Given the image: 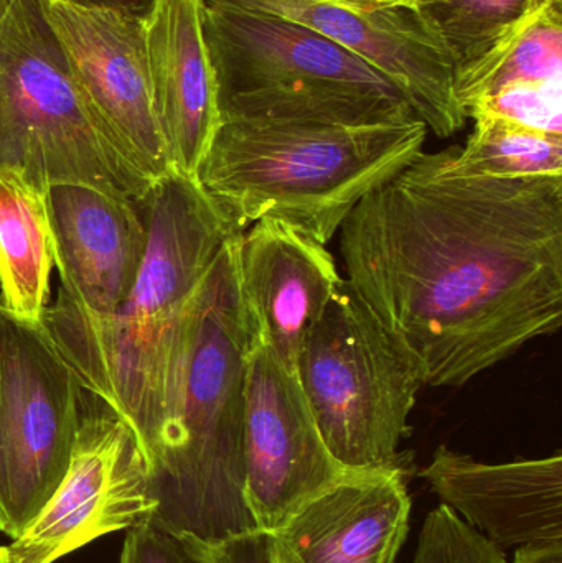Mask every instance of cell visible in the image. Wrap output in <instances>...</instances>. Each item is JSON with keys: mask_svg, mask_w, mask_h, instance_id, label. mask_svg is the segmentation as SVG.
<instances>
[{"mask_svg": "<svg viewBox=\"0 0 562 563\" xmlns=\"http://www.w3.org/2000/svg\"><path fill=\"white\" fill-rule=\"evenodd\" d=\"M82 412L62 485L30 528L9 545L10 563H55L102 536L154 519L147 463L124 420L101 402Z\"/></svg>", "mask_w": 562, "mask_h": 563, "instance_id": "cell-9", "label": "cell"}, {"mask_svg": "<svg viewBox=\"0 0 562 563\" xmlns=\"http://www.w3.org/2000/svg\"><path fill=\"white\" fill-rule=\"evenodd\" d=\"M409 512L403 466L349 470L271 532L277 563H395Z\"/></svg>", "mask_w": 562, "mask_h": 563, "instance_id": "cell-15", "label": "cell"}, {"mask_svg": "<svg viewBox=\"0 0 562 563\" xmlns=\"http://www.w3.org/2000/svg\"><path fill=\"white\" fill-rule=\"evenodd\" d=\"M10 0H0V19H2L3 13H5L7 7H9Z\"/></svg>", "mask_w": 562, "mask_h": 563, "instance_id": "cell-29", "label": "cell"}, {"mask_svg": "<svg viewBox=\"0 0 562 563\" xmlns=\"http://www.w3.org/2000/svg\"><path fill=\"white\" fill-rule=\"evenodd\" d=\"M238 280L251 336L296 373L304 341L342 287L327 246L277 220L251 224L238 240Z\"/></svg>", "mask_w": 562, "mask_h": 563, "instance_id": "cell-13", "label": "cell"}, {"mask_svg": "<svg viewBox=\"0 0 562 563\" xmlns=\"http://www.w3.org/2000/svg\"><path fill=\"white\" fill-rule=\"evenodd\" d=\"M307 406L346 470L399 465L422 384L346 282L307 334L296 364Z\"/></svg>", "mask_w": 562, "mask_h": 563, "instance_id": "cell-7", "label": "cell"}, {"mask_svg": "<svg viewBox=\"0 0 562 563\" xmlns=\"http://www.w3.org/2000/svg\"><path fill=\"white\" fill-rule=\"evenodd\" d=\"M554 0H415L429 29L451 53L458 78Z\"/></svg>", "mask_w": 562, "mask_h": 563, "instance_id": "cell-21", "label": "cell"}, {"mask_svg": "<svg viewBox=\"0 0 562 563\" xmlns=\"http://www.w3.org/2000/svg\"><path fill=\"white\" fill-rule=\"evenodd\" d=\"M346 472L323 443L297 374L269 344L251 336L244 380V489L257 528L273 532Z\"/></svg>", "mask_w": 562, "mask_h": 563, "instance_id": "cell-11", "label": "cell"}, {"mask_svg": "<svg viewBox=\"0 0 562 563\" xmlns=\"http://www.w3.org/2000/svg\"><path fill=\"white\" fill-rule=\"evenodd\" d=\"M0 170L45 191L86 184L141 198L151 187L73 76L38 0L0 19Z\"/></svg>", "mask_w": 562, "mask_h": 563, "instance_id": "cell-6", "label": "cell"}, {"mask_svg": "<svg viewBox=\"0 0 562 563\" xmlns=\"http://www.w3.org/2000/svg\"><path fill=\"white\" fill-rule=\"evenodd\" d=\"M82 393L45 327L0 301V532L13 541L68 472Z\"/></svg>", "mask_w": 562, "mask_h": 563, "instance_id": "cell-8", "label": "cell"}, {"mask_svg": "<svg viewBox=\"0 0 562 563\" xmlns=\"http://www.w3.org/2000/svg\"><path fill=\"white\" fill-rule=\"evenodd\" d=\"M273 13L332 40L378 69L408 98L438 137L454 135L467 115L458 99V68L415 0H220Z\"/></svg>", "mask_w": 562, "mask_h": 563, "instance_id": "cell-10", "label": "cell"}, {"mask_svg": "<svg viewBox=\"0 0 562 563\" xmlns=\"http://www.w3.org/2000/svg\"><path fill=\"white\" fill-rule=\"evenodd\" d=\"M422 478L444 506L495 548L562 541V456L477 462L439 446Z\"/></svg>", "mask_w": 562, "mask_h": 563, "instance_id": "cell-16", "label": "cell"}, {"mask_svg": "<svg viewBox=\"0 0 562 563\" xmlns=\"http://www.w3.org/2000/svg\"><path fill=\"white\" fill-rule=\"evenodd\" d=\"M425 151L340 228L345 282L422 386L461 387L562 323V178Z\"/></svg>", "mask_w": 562, "mask_h": 563, "instance_id": "cell-1", "label": "cell"}, {"mask_svg": "<svg viewBox=\"0 0 562 563\" xmlns=\"http://www.w3.org/2000/svg\"><path fill=\"white\" fill-rule=\"evenodd\" d=\"M428 132L418 118L372 125L224 122L197 181L240 230L277 220L327 246L363 198L421 154Z\"/></svg>", "mask_w": 562, "mask_h": 563, "instance_id": "cell-4", "label": "cell"}, {"mask_svg": "<svg viewBox=\"0 0 562 563\" xmlns=\"http://www.w3.org/2000/svg\"><path fill=\"white\" fill-rule=\"evenodd\" d=\"M412 563H508L504 551L465 525L448 506L429 512Z\"/></svg>", "mask_w": 562, "mask_h": 563, "instance_id": "cell-22", "label": "cell"}, {"mask_svg": "<svg viewBox=\"0 0 562 563\" xmlns=\"http://www.w3.org/2000/svg\"><path fill=\"white\" fill-rule=\"evenodd\" d=\"M73 2L88 3V5L114 7V9H124L129 10V12L145 15L151 0H73Z\"/></svg>", "mask_w": 562, "mask_h": 563, "instance_id": "cell-27", "label": "cell"}, {"mask_svg": "<svg viewBox=\"0 0 562 563\" xmlns=\"http://www.w3.org/2000/svg\"><path fill=\"white\" fill-rule=\"evenodd\" d=\"M238 240L218 253L181 308L161 429L147 462L157 501L152 521L201 542L260 529L244 489L251 327L238 280Z\"/></svg>", "mask_w": 562, "mask_h": 563, "instance_id": "cell-2", "label": "cell"}, {"mask_svg": "<svg viewBox=\"0 0 562 563\" xmlns=\"http://www.w3.org/2000/svg\"><path fill=\"white\" fill-rule=\"evenodd\" d=\"M55 264L45 191L16 170H0V290L3 307L42 323Z\"/></svg>", "mask_w": 562, "mask_h": 563, "instance_id": "cell-18", "label": "cell"}, {"mask_svg": "<svg viewBox=\"0 0 562 563\" xmlns=\"http://www.w3.org/2000/svg\"><path fill=\"white\" fill-rule=\"evenodd\" d=\"M478 114L495 115L533 131L562 135V82L504 89L474 106L467 112V119Z\"/></svg>", "mask_w": 562, "mask_h": 563, "instance_id": "cell-23", "label": "cell"}, {"mask_svg": "<svg viewBox=\"0 0 562 563\" xmlns=\"http://www.w3.org/2000/svg\"><path fill=\"white\" fill-rule=\"evenodd\" d=\"M200 2L221 124L372 125L418 118L378 69L302 23L220 0Z\"/></svg>", "mask_w": 562, "mask_h": 563, "instance_id": "cell-5", "label": "cell"}, {"mask_svg": "<svg viewBox=\"0 0 562 563\" xmlns=\"http://www.w3.org/2000/svg\"><path fill=\"white\" fill-rule=\"evenodd\" d=\"M464 147H454L452 170L472 177L533 180L562 178V135L533 131L478 114Z\"/></svg>", "mask_w": 562, "mask_h": 563, "instance_id": "cell-20", "label": "cell"}, {"mask_svg": "<svg viewBox=\"0 0 562 563\" xmlns=\"http://www.w3.org/2000/svg\"><path fill=\"white\" fill-rule=\"evenodd\" d=\"M188 539L201 563H277L273 536L263 529L241 532L217 542Z\"/></svg>", "mask_w": 562, "mask_h": 563, "instance_id": "cell-25", "label": "cell"}, {"mask_svg": "<svg viewBox=\"0 0 562 563\" xmlns=\"http://www.w3.org/2000/svg\"><path fill=\"white\" fill-rule=\"evenodd\" d=\"M119 563H201L190 539L148 521L129 529Z\"/></svg>", "mask_w": 562, "mask_h": 563, "instance_id": "cell-24", "label": "cell"}, {"mask_svg": "<svg viewBox=\"0 0 562 563\" xmlns=\"http://www.w3.org/2000/svg\"><path fill=\"white\" fill-rule=\"evenodd\" d=\"M562 82V0H554L458 78L465 115L478 102L517 86Z\"/></svg>", "mask_w": 562, "mask_h": 563, "instance_id": "cell-19", "label": "cell"}, {"mask_svg": "<svg viewBox=\"0 0 562 563\" xmlns=\"http://www.w3.org/2000/svg\"><path fill=\"white\" fill-rule=\"evenodd\" d=\"M152 104L172 168L197 180L220 128L200 0H151L144 15Z\"/></svg>", "mask_w": 562, "mask_h": 563, "instance_id": "cell-17", "label": "cell"}, {"mask_svg": "<svg viewBox=\"0 0 562 563\" xmlns=\"http://www.w3.org/2000/svg\"><path fill=\"white\" fill-rule=\"evenodd\" d=\"M511 563H562V541L520 548Z\"/></svg>", "mask_w": 562, "mask_h": 563, "instance_id": "cell-26", "label": "cell"}, {"mask_svg": "<svg viewBox=\"0 0 562 563\" xmlns=\"http://www.w3.org/2000/svg\"><path fill=\"white\" fill-rule=\"evenodd\" d=\"M82 92L139 170L155 181L175 172L152 104L141 13L73 0H38Z\"/></svg>", "mask_w": 562, "mask_h": 563, "instance_id": "cell-12", "label": "cell"}, {"mask_svg": "<svg viewBox=\"0 0 562 563\" xmlns=\"http://www.w3.org/2000/svg\"><path fill=\"white\" fill-rule=\"evenodd\" d=\"M137 203L147 250L124 301L108 317H88L59 288L42 324L82 390L128 423L147 463L161 429L181 308L218 253L243 230L195 178L178 172L152 181Z\"/></svg>", "mask_w": 562, "mask_h": 563, "instance_id": "cell-3", "label": "cell"}, {"mask_svg": "<svg viewBox=\"0 0 562 563\" xmlns=\"http://www.w3.org/2000/svg\"><path fill=\"white\" fill-rule=\"evenodd\" d=\"M0 563H10L9 548H0Z\"/></svg>", "mask_w": 562, "mask_h": 563, "instance_id": "cell-28", "label": "cell"}, {"mask_svg": "<svg viewBox=\"0 0 562 563\" xmlns=\"http://www.w3.org/2000/svg\"><path fill=\"white\" fill-rule=\"evenodd\" d=\"M63 290L88 317H108L137 279L147 227L137 198L86 184L45 190Z\"/></svg>", "mask_w": 562, "mask_h": 563, "instance_id": "cell-14", "label": "cell"}]
</instances>
